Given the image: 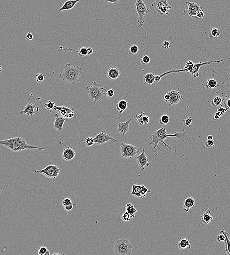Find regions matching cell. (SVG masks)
I'll return each instance as SVG.
<instances>
[{
  "instance_id": "ee69618b",
  "label": "cell",
  "mask_w": 230,
  "mask_h": 255,
  "mask_svg": "<svg viewBox=\"0 0 230 255\" xmlns=\"http://www.w3.org/2000/svg\"><path fill=\"white\" fill-rule=\"evenodd\" d=\"M226 238L224 235L223 232H220V234L218 235V236L217 237L216 241L218 242H223L225 241Z\"/></svg>"
},
{
  "instance_id": "681fc988",
  "label": "cell",
  "mask_w": 230,
  "mask_h": 255,
  "mask_svg": "<svg viewBox=\"0 0 230 255\" xmlns=\"http://www.w3.org/2000/svg\"><path fill=\"white\" fill-rule=\"evenodd\" d=\"M228 109L227 108H225L222 107V106H220V107H219L217 109V112H219L220 113H221L222 115H223L224 113H226V112L227 111Z\"/></svg>"
},
{
  "instance_id": "f546056e",
  "label": "cell",
  "mask_w": 230,
  "mask_h": 255,
  "mask_svg": "<svg viewBox=\"0 0 230 255\" xmlns=\"http://www.w3.org/2000/svg\"><path fill=\"white\" fill-rule=\"evenodd\" d=\"M207 84L208 86V88H216L217 87V82L216 81L213 79V78H209V80L207 81Z\"/></svg>"
},
{
  "instance_id": "3957f363",
  "label": "cell",
  "mask_w": 230,
  "mask_h": 255,
  "mask_svg": "<svg viewBox=\"0 0 230 255\" xmlns=\"http://www.w3.org/2000/svg\"><path fill=\"white\" fill-rule=\"evenodd\" d=\"M82 74L83 70L81 67L68 63L64 66L63 70L60 73L59 76L63 81L74 84L79 81Z\"/></svg>"
},
{
  "instance_id": "7402d4cb",
  "label": "cell",
  "mask_w": 230,
  "mask_h": 255,
  "mask_svg": "<svg viewBox=\"0 0 230 255\" xmlns=\"http://www.w3.org/2000/svg\"><path fill=\"white\" fill-rule=\"evenodd\" d=\"M131 119H130L128 121L124 122H120L118 124V129L117 131L122 134L123 137H124L126 134L129 131V125L130 123L131 122Z\"/></svg>"
},
{
  "instance_id": "11a10c76",
  "label": "cell",
  "mask_w": 230,
  "mask_h": 255,
  "mask_svg": "<svg viewBox=\"0 0 230 255\" xmlns=\"http://www.w3.org/2000/svg\"><path fill=\"white\" fill-rule=\"evenodd\" d=\"M221 116H222V115L221 113H220L219 112H217L214 114V116H213V119L214 120H218V119H219L220 118Z\"/></svg>"
},
{
  "instance_id": "2e32d148",
  "label": "cell",
  "mask_w": 230,
  "mask_h": 255,
  "mask_svg": "<svg viewBox=\"0 0 230 255\" xmlns=\"http://www.w3.org/2000/svg\"><path fill=\"white\" fill-rule=\"evenodd\" d=\"M130 91V90H129V92H127L126 98L124 99H122L121 100L119 101L118 104H117L116 109L119 112V114H118V116L116 118V120L120 119V117L122 116L123 112H124L127 109V106H128V102H127V99L126 98H127V96L129 94Z\"/></svg>"
},
{
  "instance_id": "7dc6e473",
  "label": "cell",
  "mask_w": 230,
  "mask_h": 255,
  "mask_svg": "<svg viewBox=\"0 0 230 255\" xmlns=\"http://www.w3.org/2000/svg\"><path fill=\"white\" fill-rule=\"evenodd\" d=\"M184 125L186 127H189L192 122V119L191 117H188L184 120Z\"/></svg>"
},
{
  "instance_id": "ba28073f",
  "label": "cell",
  "mask_w": 230,
  "mask_h": 255,
  "mask_svg": "<svg viewBox=\"0 0 230 255\" xmlns=\"http://www.w3.org/2000/svg\"><path fill=\"white\" fill-rule=\"evenodd\" d=\"M61 171V169L56 164L49 165L44 169L41 170H34L33 173H39L45 176V177L50 179H56L58 177Z\"/></svg>"
},
{
  "instance_id": "8fae6325",
  "label": "cell",
  "mask_w": 230,
  "mask_h": 255,
  "mask_svg": "<svg viewBox=\"0 0 230 255\" xmlns=\"http://www.w3.org/2000/svg\"><path fill=\"white\" fill-rule=\"evenodd\" d=\"M94 140L95 143L99 144L105 143L110 140L118 143L120 142L119 140H116L113 138L112 137H111V134H107L105 131H101L98 134H96L95 137H94Z\"/></svg>"
},
{
  "instance_id": "8d00e7d4",
  "label": "cell",
  "mask_w": 230,
  "mask_h": 255,
  "mask_svg": "<svg viewBox=\"0 0 230 255\" xmlns=\"http://www.w3.org/2000/svg\"><path fill=\"white\" fill-rule=\"evenodd\" d=\"M140 192L143 197H145L147 193H151V191L149 190L145 186L142 185V186H141Z\"/></svg>"
},
{
  "instance_id": "ab89813d",
  "label": "cell",
  "mask_w": 230,
  "mask_h": 255,
  "mask_svg": "<svg viewBox=\"0 0 230 255\" xmlns=\"http://www.w3.org/2000/svg\"><path fill=\"white\" fill-rule=\"evenodd\" d=\"M211 34L213 37H218L221 34V32L220 31V29L217 28H212V31H211Z\"/></svg>"
},
{
  "instance_id": "603a6c76",
  "label": "cell",
  "mask_w": 230,
  "mask_h": 255,
  "mask_svg": "<svg viewBox=\"0 0 230 255\" xmlns=\"http://www.w3.org/2000/svg\"><path fill=\"white\" fill-rule=\"evenodd\" d=\"M79 1L80 0H68L64 4L61 8L58 9V11H62L72 9Z\"/></svg>"
},
{
  "instance_id": "b9f144b4",
  "label": "cell",
  "mask_w": 230,
  "mask_h": 255,
  "mask_svg": "<svg viewBox=\"0 0 230 255\" xmlns=\"http://www.w3.org/2000/svg\"><path fill=\"white\" fill-rule=\"evenodd\" d=\"M75 52H77L78 54L81 57H84L87 55V48L85 47H82L80 49V50L75 51Z\"/></svg>"
},
{
  "instance_id": "277c9868",
  "label": "cell",
  "mask_w": 230,
  "mask_h": 255,
  "mask_svg": "<svg viewBox=\"0 0 230 255\" xmlns=\"http://www.w3.org/2000/svg\"><path fill=\"white\" fill-rule=\"evenodd\" d=\"M223 62L222 60H214V61H207V62H200L198 63H194L192 61H188L186 63L184 69H181V70H173L169 71L168 72H165L163 74L161 75L160 77L162 78L163 76L165 75L168 74L169 73H177V72H188L193 76V77L198 78L199 77V70L200 68L203 65L210 64L213 63H220Z\"/></svg>"
},
{
  "instance_id": "ac0fdd59",
  "label": "cell",
  "mask_w": 230,
  "mask_h": 255,
  "mask_svg": "<svg viewBox=\"0 0 230 255\" xmlns=\"http://www.w3.org/2000/svg\"><path fill=\"white\" fill-rule=\"evenodd\" d=\"M68 118L63 116H60L57 113L55 114V120L53 123V127L55 129L59 131H63V126L65 121H67Z\"/></svg>"
},
{
  "instance_id": "30bf717a",
  "label": "cell",
  "mask_w": 230,
  "mask_h": 255,
  "mask_svg": "<svg viewBox=\"0 0 230 255\" xmlns=\"http://www.w3.org/2000/svg\"><path fill=\"white\" fill-rule=\"evenodd\" d=\"M152 7H156L162 14L168 15L172 7L168 4L167 0H155L151 5Z\"/></svg>"
},
{
  "instance_id": "680465c9",
  "label": "cell",
  "mask_w": 230,
  "mask_h": 255,
  "mask_svg": "<svg viewBox=\"0 0 230 255\" xmlns=\"http://www.w3.org/2000/svg\"><path fill=\"white\" fill-rule=\"evenodd\" d=\"M226 106L228 109H230V98L227 99L226 101Z\"/></svg>"
},
{
  "instance_id": "be15d7a7",
  "label": "cell",
  "mask_w": 230,
  "mask_h": 255,
  "mask_svg": "<svg viewBox=\"0 0 230 255\" xmlns=\"http://www.w3.org/2000/svg\"><path fill=\"white\" fill-rule=\"evenodd\" d=\"M1 191H2V190H0V192H1Z\"/></svg>"
},
{
  "instance_id": "9a60e30c",
  "label": "cell",
  "mask_w": 230,
  "mask_h": 255,
  "mask_svg": "<svg viewBox=\"0 0 230 255\" xmlns=\"http://www.w3.org/2000/svg\"><path fill=\"white\" fill-rule=\"evenodd\" d=\"M168 94L169 96V99L167 103L171 106L177 105L183 99V96L179 91H171L168 92Z\"/></svg>"
},
{
  "instance_id": "4316f807",
  "label": "cell",
  "mask_w": 230,
  "mask_h": 255,
  "mask_svg": "<svg viewBox=\"0 0 230 255\" xmlns=\"http://www.w3.org/2000/svg\"><path fill=\"white\" fill-rule=\"evenodd\" d=\"M221 232L223 233L225 235L226 239H225V251L228 255H230V235L228 232L225 231V229L224 228L221 231Z\"/></svg>"
},
{
  "instance_id": "cb8c5ba5",
  "label": "cell",
  "mask_w": 230,
  "mask_h": 255,
  "mask_svg": "<svg viewBox=\"0 0 230 255\" xmlns=\"http://www.w3.org/2000/svg\"><path fill=\"white\" fill-rule=\"evenodd\" d=\"M201 221L204 224H208L213 219V217L211 215V211L210 210L205 211V213L201 215Z\"/></svg>"
},
{
  "instance_id": "ffe728a7",
  "label": "cell",
  "mask_w": 230,
  "mask_h": 255,
  "mask_svg": "<svg viewBox=\"0 0 230 255\" xmlns=\"http://www.w3.org/2000/svg\"><path fill=\"white\" fill-rule=\"evenodd\" d=\"M37 106L32 103H29L26 106L25 109L20 112V114H26L28 115H33L34 114H37V112H36L35 108Z\"/></svg>"
},
{
  "instance_id": "d590c367",
  "label": "cell",
  "mask_w": 230,
  "mask_h": 255,
  "mask_svg": "<svg viewBox=\"0 0 230 255\" xmlns=\"http://www.w3.org/2000/svg\"><path fill=\"white\" fill-rule=\"evenodd\" d=\"M36 81L38 82H42L44 81L45 78V75L44 73H37L35 76Z\"/></svg>"
},
{
  "instance_id": "52a82bcc",
  "label": "cell",
  "mask_w": 230,
  "mask_h": 255,
  "mask_svg": "<svg viewBox=\"0 0 230 255\" xmlns=\"http://www.w3.org/2000/svg\"><path fill=\"white\" fill-rule=\"evenodd\" d=\"M136 11L139 16L138 19V27L141 28L144 23L146 15L150 12V10L146 6V4L143 0H137L135 3Z\"/></svg>"
},
{
  "instance_id": "e0dca14e",
  "label": "cell",
  "mask_w": 230,
  "mask_h": 255,
  "mask_svg": "<svg viewBox=\"0 0 230 255\" xmlns=\"http://www.w3.org/2000/svg\"><path fill=\"white\" fill-rule=\"evenodd\" d=\"M137 159L138 162L140 165V167L142 170H144L145 166H148L150 165V164L148 163V159L146 155L144 149H143L142 153L137 156Z\"/></svg>"
},
{
  "instance_id": "9c48e42d",
  "label": "cell",
  "mask_w": 230,
  "mask_h": 255,
  "mask_svg": "<svg viewBox=\"0 0 230 255\" xmlns=\"http://www.w3.org/2000/svg\"><path fill=\"white\" fill-rule=\"evenodd\" d=\"M120 148L122 155L124 158H133L140 151L136 146L124 142L121 144Z\"/></svg>"
},
{
  "instance_id": "7a4b0ae2",
  "label": "cell",
  "mask_w": 230,
  "mask_h": 255,
  "mask_svg": "<svg viewBox=\"0 0 230 255\" xmlns=\"http://www.w3.org/2000/svg\"><path fill=\"white\" fill-rule=\"evenodd\" d=\"M0 145L8 148L14 152H18L28 149L32 150L38 149L42 150L45 149V148L39 147L29 144L25 140L20 137H14L8 140H0Z\"/></svg>"
},
{
  "instance_id": "f5cc1de1",
  "label": "cell",
  "mask_w": 230,
  "mask_h": 255,
  "mask_svg": "<svg viewBox=\"0 0 230 255\" xmlns=\"http://www.w3.org/2000/svg\"><path fill=\"white\" fill-rule=\"evenodd\" d=\"M73 207H74V205L73 204H72L64 207V208L66 211H70L71 210H73Z\"/></svg>"
},
{
  "instance_id": "836d02e7",
  "label": "cell",
  "mask_w": 230,
  "mask_h": 255,
  "mask_svg": "<svg viewBox=\"0 0 230 255\" xmlns=\"http://www.w3.org/2000/svg\"><path fill=\"white\" fill-rule=\"evenodd\" d=\"M83 142L87 146V147L92 146V145H94V144L95 143L94 137H88Z\"/></svg>"
},
{
  "instance_id": "f907efd6",
  "label": "cell",
  "mask_w": 230,
  "mask_h": 255,
  "mask_svg": "<svg viewBox=\"0 0 230 255\" xmlns=\"http://www.w3.org/2000/svg\"><path fill=\"white\" fill-rule=\"evenodd\" d=\"M204 11L203 10H202V11H199L198 12H197L196 17H197L200 19H202L204 17Z\"/></svg>"
},
{
  "instance_id": "f35d334b",
  "label": "cell",
  "mask_w": 230,
  "mask_h": 255,
  "mask_svg": "<svg viewBox=\"0 0 230 255\" xmlns=\"http://www.w3.org/2000/svg\"><path fill=\"white\" fill-rule=\"evenodd\" d=\"M144 115H146V113H144V112H143L141 114H136L135 115L138 122L140 123L141 125H143V118H144Z\"/></svg>"
},
{
  "instance_id": "44dd1931",
  "label": "cell",
  "mask_w": 230,
  "mask_h": 255,
  "mask_svg": "<svg viewBox=\"0 0 230 255\" xmlns=\"http://www.w3.org/2000/svg\"><path fill=\"white\" fill-rule=\"evenodd\" d=\"M195 201L192 197H189L188 198H186L184 200V202L183 203L182 206L183 210L186 213L189 212L190 209L195 207Z\"/></svg>"
},
{
  "instance_id": "6125c7cd",
  "label": "cell",
  "mask_w": 230,
  "mask_h": 255,
  "mask_svg": "<svg viewBox=\"0 0 230 255\" xmlns=\"http://www.w3.org/2000/svg\"><path fill=\"white\" fill-rule=\"evenodd\" d=\"M3 70V67H2V65H0V72H1Z\"/></svg>"
},
{
  "instance_id": "c3c4849f",
  "label": "cell",
  "mask_w": 230,
  "mask_h": 255,
  "mask_svg": "<svg viewBox=\"0 0 230 255\" xmlns=\"http://www.w3.org/2000/svg\"><path fill=\"white\" fill-rule=\"evenodd\" d=\"M214 143L215 142L213 140H207L205 143V145L207 148L212 147L214 146Z\"/></svg>"
},
{
  "instance_id": "f1b7e54d",
  "label": "cell",
  "mask_w": 230,
  "mask_h": 255,
  "mask_svg": "<svg viewBox=\"0 0 230 255\" xmlns=\"http://www.w3.org/2000/svg\"><path fill=\"white\" fill-rule=\"evenodd\" d=\"M155 78L154 74L151 73H147L144 77L145 83L150 85L155 82Z\"/></svg>"
},
{
  "instance_id": "db71d44e",
  "label": "cell",
  "mask_w": 230,
  "mask_h": 255,
  "mask_svg": "<svg viewBox=\"0 0 230 255\" xmlns=\"http://www.w3.org/2000/svg\"><path fill=\"white\" fill-rule=\"evenodd\" d=\"M171 42L168 41H165L163 43V46L164 48H169L171 47Z\"/></svg>"
},
{
  "instance_id": "484cf974",
  "label": "cell",
  "mask_w": 230,
  "mask_h": 255,
  "mask_svg": "<svg viewBox=\"0 0 230 255\" xmlns=\"http://www.w3.org/2000/svg\"><path fill=\"white\" fill-rule=\"evenodd\" d=\"M178 247L180 250H183L186 248H191V245L190 242L186 238H180V240L178 243Z\"/></svg>"
},
{
  "instance_id": "6f0895ef",
  "label": "cell",
  "mask_w": 230,
  "mask_h": 255,
  "mask_svg": "<svg viewBox=\"0 0 230 255\" xmlns=\"http://www.w3.org/2000/svg\"><path fill=\"white\" fill-rule=\"evenodd\" d=\"M87 55H90L92 54L93 53V48H91V47H89V48H87Z\"/></svg>"
},
{
  "instance_id": "91938a15",
  "label": "cell",
  "mask_w": 230,
  "mask_h": 255,
  "mask_svg": "<svg viewBox=\"0 0 230 255\" xmlns=\"http://www.w3.org/2000/svg\"><path fill=\"white\" fill-rule=\"evenodd\" d=\"M213 140V137L212 135H209L207 137V140Z\"/></svg>"
},
{
  "instance_id": "60d3db41",
  "label": "cell",
  "mask_w": 230,
  "mask_h": 255,
  "mask_svg": "<svg viewBox=\"0 0 230 255\" xmlns=\"http://www.w3.org/2000/svg\"><path fill=\"white\" fill-rule=\"evenodd\" d=\"M72 204H73V203H72V201H71L70 198H67V197L63 198L62 199V202H61V204L63 207L65 206H67V205Z\"/></svg>"
},
{
  "instance_id": "7c38bea8",
  "label": "cell",
  "mask_w": 230,
  "mask_h": 255,
  "mask_svg": "<svg viewBox=\"0 0 230 255\" xmlns=\"http://www.w3.org/2000/svg\"><path fill=\"white\" fill-rule=\"evenodd\" d=\"M186 4L188 6V8L186 11H184L183 14L189 15V16L191 18L196 17L197 12L199 11L203 10L202 8L198 4L196 3H192L189 2H186Z\"/></svg>"
},
{
  "instance_id": "e575fe53",
  "label": "cell",
  "mask_w": 230,
  "mask_h": 255,
  "mask_svg": "<svg viewBox=\"0 0 230 255\" xmlns=\"http://www.w3.org/2000/svg\"><path fill=\"white\" fill-rule=\"evenodd\" d=\"M48 102L47 103H43L44 105L45 108L48 110L54 109V107L56 106V104L51 101H48Z\"/></svg>"
},
{
  "instance_id": "6da1fadb",
  "label": "cell",
  "mask_w": 230,
  "mask_h": 255,
  "mask_svg": "<svg viewBox=\"0 0 230 255\" xmlns=\"http://www.w3.org/2000/svg\"><path fill=\"white\" fill-rule=\"evenodd\" d=\"M151 137L152 141L150 143V145L154 144V146L153 148V152H155L156 148L160 151L163 152V150L159 147L158 145L159 143H161L168 149L171 150V148L165 142V140L168 137H175L182 142H184L189 140L188 134L185 132H175L174 134H167V129L165 127H161L157 131L154 130L153 133L151 134Z\"/></svg>"
},
{
  "instance_id": "8992f818",
  "label": "cell",
  "mask_w": 230,
  "mask_h": 255,
  "mask_svg": "<svg viewBox=\"0 0 230 255\" xmlns=\"http://www.w3.org/2000/svg\"><path fill=\"white\" fill-rule=\"evenodd\" d=\"M117 255H129L132 254L133 245L127 238H120L115 242L114 248Z\"/></svg>"
},
{
  "instance_id": "94428289",
  "label": "cell",
  "mask_w": 230,
  "mask_h": 255,
  "mask_svg": "<svg viewBox=\"0 0 230 255\" xmlns=\"http://www.w3.org/2000/svg\"><path fill=\"white\" fill-rule=\"evenodd\" d=\"M50 251H49V250H48V251L47 252V253H46V254H45V255H50Z\"/></svg>"
},
{
  "instance_id": "4dcf8cb0",
  "label": "cell",
  "mask_w": 230,
  "mask_h": 255,
  "mask_svg": "<svg viewBox=\"0 0 230 255\" xmlns=\"http://www.w3.org/2000/svg\"><path fill=\"white\" fill-rule=\"evenodd\" d=\"M169 121H170V118L168 115H163L160 117L159 122L161 125H164L168 124Z\"/></svg>"
},
{
  "instance_id": "1f68e13d",
  "label": "cell",
  "mask_w": 230,
  "mask_h": 255,
  "mask_svg": "<svg viewBox=\"0 0 230 255\" xmlns=\"http://www.w3.org/2000/svg\"><path fill=\"white\" fill-rule=\"evenodd\" d=\"M139 52V48L136 45L134 44L130 47L129 53L130 55H136Z\"/></svg>"
},
{
  "instance_id": "f6af8a7d",
  "label": "cell",
  "mask_w": 230,
  "mask_h": 255,
  "mask_svg": "<svg viewBox=\"0 0 230 255\" xmlns=\"http://www.w3.org/2000/svg\"><path fill=\"white\" fill-rule=\"evenodd\" d=\"M150 61V59L147 55H144L143 57H142V59H141V62H142L143 64H144V65L149 63Z\"/></svg>"
},
{
  "instance_id": "74e56055",
  "label": "cell",
  "mask_w": 230,
  "mask_h": 255,
  "mask_svg": "<svg viewBox=\"0 0 230 255\" xmlns=\"http://www.w3.org/2000/svg\"><path fill=\"white\" fill-rule=\"evenodd\" d=\"M48 248L45 245L40 246L38 250H37L38 254L39 255H45L47 252L48 251Z\"/></svg>"
},
{
  "instance_id": "816d5d0a",
  "label": "cell",
  "mask_w": 230,
  "mask_h": 255,
  "mask_svg": "<svg viewBox=\"0 0 230 255\" xmlns=\"http://www.w3.org/2000/svg\"><path fill=\"white\" fill-rule=\"evenodd\" d=\"M120 0H104V3H111L115 5H118L119 2Z\"/></svg>"
},
{
  "instance_id": "4fadbf2b",
  "label": "cell",
  "mask_w": 230,
  "mask_h": 255,
  "mask_svg": "<svg viewBox=\"0 0 230 255\" xmlns=\"http://www.w3.org/2000/svg\"><path fill=\"white\" fill-rule=\"evenodd\" d=\"M54 110H57L59 112L62 116L66 118H71L72 117H77V115L75 114L74 108L72 109L68 108L66 106H56L54 107Z\"/></svg>"
},
{
  "instance_id": "5bb4252c",
  "label": "cell",
  "mask_w": 230,
  "mask_h": 255,
  "mask_svg": "<svg viewBox=\"0 0 230 255\" xmlns=\"http://www.w3.org/2000/svg\"><path fill=\"white\" fill-rule=\"evenodd\" d=\"M60 142L65 147V148L62 151V158L66 161H71L73 160L74 158L75 154H76L74 148L71 145L66 146V145L64 144L63 142H62L61 141H60Z\"/></svg>"
},
{
  "instance_id": "d6a6232c",
  "label": "cell",
  "mask_w": 230,
  "mask_h": 255,
  "mask_svg": "<svg viewBox=\"0 0 230 255\" xmlns=\"http://www.w3.org/2000/svg\"><path fill=\"white\" fill-rule=\"evenodd\" d=\"M223 101V99L222 97H219V96H216L213 99L212 103H213V105H214V106H219V105H221Z\"/></svg>"
},
{
  "instance_id": "5b68a950",
  "label": "cell",
  "mask_w": 230,
  "mask_h": 255,
  "mask_svg": "<svg viewBox=\"0 0 230 255\" xmlns=\"http://www.w3.org/2000/svg\"><path fill=\"white\" fill-rule=\"evenodd\" d=\"M91 85H87L86 89L88 93V97L94 104L104 100L105 97L104 88L101 87L96 81L91 82Z\"/></svg>"
},
{
  "instance_id": "bcb514c9",
  "label": "cell",
  "mask_w": 230,
  "mask_h": 255,
  "mask_svg": "<svg viewBox=\"0 0 230 255\" xmlns=\"http://www.w3.org/2000/svg\"><path fill=\"white\" fill-rule=\"evenodd\" d=\"M114 94H115V92H114V90L113 89H109L108 91H107L105 93V96L108 98H112L114 96Z\"/></svg>"
},
{
  "instance_id": "7bdbcfd3",
  "label": "cell",
  "mask_w": 230,
  "mask_h": 255,
  "mask_svg": "<svg viewBox=\"0 0 230 255\" xmlns=\"http://www.w3.org/2000/svg\"><path fill=\"white\" fill-rule=\"evenodd\" d=\"M122 218L124 222H128V221H129L130 220L131 217L129 213H127V212L126 211L125 213H123V214H122Z\"/></svg>"
},
{
  "instance_id": "d4e9b609",
  "label": "cell",
  "mask_w": 230,
  "mask_h": 255,
  "mask_svg": "<svg viewBox=\"0 0 230 255\" xmlns=\"http://www.w3.org/2000/svg\"><path fill=\"white\" fill-rule=\"evenodd\" d=\"M131 185L132 187V189L131 192V195L136 197L137 198H142L143 196L142 195L140 192L141 186H142V185L134 184L133 183H131Z\"/></svg>"
},
{
  "instance_id": "d6986e66",
  "label": "cell",
  "mask_w": 230,
  "mask_h": 255,
  "mask_svg": "<svg viewBox=\"0 0 230 255\" xmlns=\"http://www.w3.org/2000/svg\"><path fill=\"white\" fill-rule=\"evenodd\" d=\"M107 75L111 80H116L120 76V69L116 67H110L107 70Z\"/></svg>"
},
{
  "instance_id": "83f0119b",
  "label": "cell",
  "mask_w": 230,
  "mask_h": 255,
  "mask_svg": "<svg viewBox=\"0 0 230 255\" xmlns=\"http://www.w3.org/2000/svg\"><path fill=\"white\" fill-rule=\"evenodd\" d=\"M126 211L130 215L131 218H134L135 217V214L137 213V210L133 204L132 203H128L126 206Z\"/></svg>"
},
{
  "instance_id": "9f6ffc18",
  "label": "cell",
  "mask_w": 230,
  "mask_h": 255,
  "mask_svg": "<svg viewBox=\"0 0 230 255\" xmlns=\"http://www.w3.org/2000/svg\"><path fill=\"white\" fill-rule=\"evenodd\" d=\"M26 38L28 39V40H32L33 38V35L32 33H31L30 32H28L27 34V35H26Z\"/></svg>"
}]
</instances>
